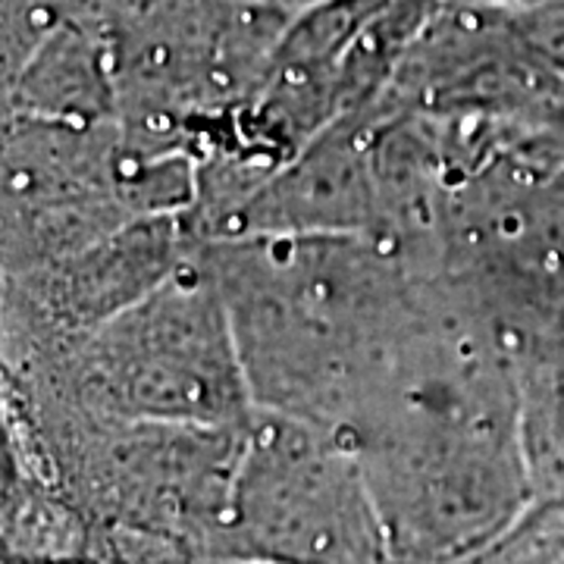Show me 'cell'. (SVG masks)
<instances>
[{
  "mask_svg": "<svg viewBox=\"0 0 564 564\" xmlns=\"http://www.w3.org/2000/svg\"><path fill=\"white\" fill-rule=\"evenodd\" d=\"M518 355L521 436L533 496L536 502H564V336L524 343Z\"/></svg>",
  "mask_w": 564,
  "mask_h": 564,
  "instance_id": "6da1fadb",
  "label": "cell"
},
{
  "mask_svg": "<svg viewBox=\"0 0 564 564\" xmlns=\"http://www.w3.org/2000/svg\"><path fill=\"white\" fill-rule=\"evenodd\" d=\"M467 7H496V10H524V7H540V3H552V0H458Z\"/></svg>",
  "mask_w": 564,
  "mask_h": 564,
  "instance_id": "7a4b0ae2",
  "label": "cell"
},
{
  "mask_svg": "<svg viewBox=\"0 0 564 564\" xmlns=\"http://www.w3.org/2000/svg\"><path fill=\"white\" fill-rule=\"evenodd\" d=\"M545 144H549L552 151L564 154V110L555 120L549 122V129H545Z\"/></svg>",
  "mask_w": 564,
  "mask_h": 564,
  "instance_id": "3957f363",
  "label": "cell"
}]
</instances>
